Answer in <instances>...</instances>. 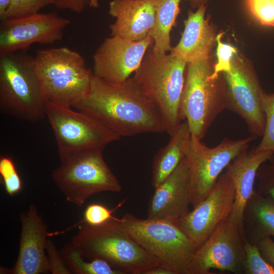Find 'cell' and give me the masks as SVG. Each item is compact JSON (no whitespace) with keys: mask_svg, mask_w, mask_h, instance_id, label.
<instances>
[{"mask_svg":"<svg viewBox=\"0 0 274 274\" xmlns=\"http://www.w3.org/2000/svg\"><path fill=\"white\" fill-rule=\"evenodd\" d=\"M73 108L96 119L120 137L166 132L160 111L133 77L114 83L93 75L87 93Z\"/></svg>","mask_w":274,"mask_h":274,"instance_id":"cell-1","label":"cell"},{"mask_svg":"<svg viewBox=\"0 0 274 274\" xmlns=\"http://www.w3.org/2000/svg\"><path fill=\"white\" fill-rule=\"evenodd\" d=\"M68 244L90 260L108 262L121 274H143L161 265L158 260L140 246L115 218L98 225L82 223Z\"/></svg>","mask_w":274,"mask_h":274,"instance_id":"cell-2","label":"cell"},{"mask_svg":"<svg viewBox=\"0 0 274 274\" xmlns=\"http://www.w3.org/2000/svg\"><path fill=\"white\" fill-rule=\"evenodd\" d=\"M32 63L46 104L74 107L87 93L93 73L78 52L65 47L38 49Z\"/></svg>","mask_w":274,"mask_h":274,"instance_id":"cell-3","label":"cell"},{"mask_svg":"<svg viewBox=\"0 0 274 274\" xmlns=\"http://www.w3.org/2000/svg\"><path fill=\"white\" fill-rule=\"evenodd\" d=\"M187 64L170 53L157 57L149 48L132 77L160 111L169 135L182 123L180 105Z\"/></svg>","mask_w":274,"mask_h":274,"instance_id":"cell-4","label":"cell"},{"mask_svg":"<svg viewBox=\"0 0 274 274\" xmlns=\"http://www.w3.org/2000/svg\"><path fill=\"white\" fill-rule=\"evenodd\" d=\"M126 232L175 274H188L197 246L181 227L179 220L140 219L127 213L120 219Z\"/></svg>","mask_w":274,"mask_h":274,"instance_id":"cell-5","label":"cell"},{"mask_svg":"<svg viewBox=\"0 0 274 274\" xmlns=\"http://www.w3.org/2000/svg\"><path fill=\"white\" fill-rule=\"evenodd\" d=\"M0 111L35 122L46 117V103L35 72L32 56L20 51L0 57Z\"/></svg>","mask_w":274,"mask_h":274,"instance_id":"cell-6","label":"cell"},{"mask_svg":"<svg viewBox=\"0 0 274 274\" xmlns=\"http://www.w3.org/2000/svg\"><path fill=\"white\" fill-rule=\"evenodd\" d=\"M180 117L187 121L191 134L201 140L218 116L227 108L225 83L213 78L209 59L187 63Z\"/></svg>","mask_w":274,"mask_h":274,"instance_id":"cell-7","label":"cell"},{"mask_svg":"<svg viewBox=\"0 0 274 274\" xmlns=\"http://www.w3.org/2000/svg\"><path fill=\"white\" fill-rule=\"evenodd\" d=\"M102 150L75 153L53 171L52 180L68 202L81 207L94 194L121 192V184L104 160Z\"/></svg>","mask_w":274,"mask_h":274,"instance_id":"cell-8","label":"cell"},{"mask_svg":"<svg viewBox=\"0 0 274 274\" xmlns=\"http://www.w3.org/2000/svg\"><path fill=\"white\" fill-rule=\"evenodd\" d=\"M46 117L55 138L60 161L81 151L103 150L121 138L96 119L70 107L46 104Z\"/></svg>","mask_w":274,"mask_h":274,"instance_id":"cell-9","label":"cell"},{"mask_svg":"<svg viewBox=\"0 0 274 274\" xmlns=\"http://www.w3.org/2000/svg\"><path fill=\"white\" fill-rule=\"evenodd\" d=\"M256 138L252 135L238 140L225 138L217 146L209 148L192 134L186 158L193 208L207 196L222 171L235 158L248 150L250 143Z\"/></svg>","mask_w":274,"mask_h":274,"instance_id":"cell-10","label":"cell"},{"mask_svg":"<svg viewBox=\"0 0 274 274\" xmlns=\"http://www.w3.org/2000/svg\"><path fill=\"white\" fill-rule=\"evenodd\" d=\"M71 21L55 12L11 17L0 23V57L27 51L35 43L50 45L61 40Z\"/></svg>","mask_w":274,"mask_h":274,"instance_id":"cell-11","label":"cell"},{"mask_svg":"<svg viewBox=\"0 0 274 274\" xmlns=\"http://www.w3.org/2000/svg\"><path fill=\"white\" fill-rule=\"evenodd\" d=\"M244 239L236 224L223 220L195 251L188 274H210L212 269L244 273Z\"/></svg>","mask_w":274,"mask_h":274,"instance_id":"cell-12","label":"cell"},{"mask_svg":"<svg viewBox=\"0 0 274 274\" xmlns=\"http://www.w3.org/2000/svg\"><path fill=\"white\" fill-rule=\"evenodd\" d=\"M235 200L232 180L225 172L207 196L179 219V224L197 248L223 220L229 218Z\"/></svg>","mask_w":274,"mask_h":274,"instance_id":"cell-13","label":"cell"},{"mask_svg":"<svg viewBox=\"0 0 274 274\" xmlns=\"http://www.w3.org/2000/svg\"><path fill=\"white\" fill-rule=\"evenodd\" d=\"M226 85L227 108L245 122L252 135L263 136L265 117L262 106L263 91L253 73L232 58L230 70L223 73Z\"/></svg>","mask_w":274,"mask_h":274,"instance_id":"cell-14","label":"cell"},{"mask_svg":"<svg viewBox=\"0 0 274 274\" xmlns=\"http://www.w3.org/2000/svg\"><path fill=\"white\" fill-rule=\"evenodd\" d=\"M153 45L150 36L138 41L111 36L93 54V75L109 82H122L137 70Z\"/></svg>","mask_w":274,"mask_h":274,"instance_id":"cell-15","label":"cell"},{"mask_svg":"<svg viewBox=\"0 0 274 274\" xmlns=\"http://www.w3.org/2000/svg\"><path fill=\"white\" fill-rule=\"evenodd\" d=\"M21 224L18 258L11 270L13 274H40L50 271L45 254L47 225L31 204L20 216Z\"/></svg>","mask_w":274,"mask_h":274,"instance_id":"cell-16","label":"cell"},{"mask_svg":"<svg viewBox=\"0 0 274 274\" xmlns=\"http://www.w3.org/2000/svg\"><path fill=\"white\" fill-rule=\"evenodd\" d=\"M190 204V173L186 157L159 185L149 201L147 218L179 220Z\"/></svg>","mask_w":274,"mask_h":274,"instance_id":"cell-17","label":"cell"},{"mask_svg":"<svg viewBox=\"0 0 274 274\" xmlns=\"http://www.w3.org/2000/svg\"><path fill=\"white\" fill-rule=\"evenodd\" d=\"M273 159V152L258 151L254 146L235 158L226 168L225 172L232 180L235 189L233 207L228 219L238 226L244 238L246 237L245 209L255 191L254 187L257 171L263 163Z\"/></svg>","mask_w":274,"mask_h":274,"instance_id":"cell-18","label":"cell"},{"mask_svg":"<svg viewBox=\"0 0 274 274\" xmlns=\"http://www.w3.org/2000/svg\"><path fill=\"white\" fill-rule=\"evenodd\" d=\"M108 14L115 19L109 26L111 36L140 41L150 36L154 25L152 0H112Z\"/></svg>","mask_w":274,"mask_h":274,"instance_id":"cell-19","label":"cell"},{"mask_svg":"<svg viewBox=\"0 0 274 274\" xmlns=\"http://www.w3.org/2000/svg\"><path fill=\"white\" fill-rule=\"evenodd\" d=\"M206 10V6L202 5L195 12L189 11L180 40L170 51L187 63L209 58L215 38L204 19Z\"/></svg>","mask_w":274,"mask_h":274,"instance_id":"cell-20","label":"cell"},{"mask_svg":"<svg viewBox=\"0 0 274 274\" xmlns=\"http://www.w3.org/2000/svg\"><path fill=\"white\" fill-rule=\"evenodd\" d=\"M192 134L187 121L182 122L171 135L165 146L154 157L152 168V185H159L177 167L186 157Z\"/></svg>","mask_w":274,"mask_h":274,"instance_id":"cell-21","label":"cell"},{"mask_svg":"<svg viewBox=\"0 0 274 274\" xmlns=\"http://www.w3.org/2000/svg\"><path fill=\"white\" fill-rule=\"evenodd\" d=\"M246 236L255 243L260 238L274 237V201L255 191L245 209Z\"/></svg>","mask_w":274,"mask_h":274,"instance_id":"cell-22","label":"cell"},{"mask_svg":"<svg viewBox=\"0 0 274 274\" xmlns=\"http://www.w3.org/2000/svg\"><path fill=\"white\" fill-rule=\"evenodd\" d=\"M154 25L150 36L153 40L152 51L157 57L167 54L172 49L170 31L180 13L181 0H152Z\"/></svg>","mask_w":274,"mask_h":274,"instance_id":"cell-23","label":"cell"},{"mask_svg":"<svg viewBox=\"0 0 274 274\" xmlns=\"http://www.w3.org/2000/svg\"><path fill=\"white\" fill-rule=\"evenodd\" d=\"M60 253L71 273L121 274L103 259L85 261L80 253L68 244L63 248Z\"/></svg>","mask_w":274,"mask_h":274,"instance_id":"cell-24","label":"cell"},{"mask_svg":"<svg viewBox=\"0 0 274 274\" xmlns=\"http://www.w3.org/2000/svg\"><path fill=\"white\" fill-rule=\"evenodd\" d=\"M244 248L245 254L244 273L274 274V266L264 259L256 244L246 237L244 239Z\"/></svg>","mask_w":274,"mask_h":274,"instance_id":"cell-25","label":"cell"},{"mask_svg":"<svg viewBox=\"0 0 274 274\" xmlns=\"http://www.w3.org/2000/svg\"><path fill=\"white\" fill-rule=\"evenodd\" d=\"M262 106L265 114V125L262 139L256 149L274 153V93L267 94L263 92Z\"/></svg>","mask_w":274,"mask_h":274,"instance_id":"cell-26","label":"cell"},{"mask_svg":"<svg viewBox=\"0 0 274 274\" xmlns=\"http://www.w3.org/2000/svg\"><path fill=\"white\" fill-rule=\"evenodd\" d=\"M125 201V200H123L115 208L112 210L109 209L101 204H90L86 208L82 220L63 231L52 232V234L55 235L60 233H63V232L70 230L82 223L95 226L100 225L112 219H114L115 217L112 216L113 213L118 208H120L124 203Z\"/></svg>","mask_w":274,"mask_h":274,"instance_id":"cell-27","label":"cell"},{"mask_svg":"<svg viewBox=\"0 0 274 274\" xmlns=\"http://www.w3.org/2000/svg\"><path fill=\"white\" fill-rule=\"evenodd\" d=\"M0 175L8 194L13 196L22 189V181L11 158L1 157Z\"/></svg>","mask_w":274,"mask_h":274,"instance_id":"cell-28","label":"cell"},{"mask_svg":"<svg viewBox=\"0 0 274 274\" xmlns=\"http://www.w3.org/2000/svg\"><path fill=\"white\" fill-rule=\"evenodd\" d=\"M256 179V191L274 201V159L260 166Z\"/></svg>","mask_w":274,"mask_h":274,"instance_id":"cell-29","label":"cell"},{"mask_svg":"<svg viewBox=\"0 0 274 274\" xmlns=\"http://www.w3.org/2000/svg\"><path fill=\"white\" fill-rule=\"evenodd\" d=\"M56 0H12L4 19L39 12L43 8L55 4Z\"/></svg>","mask_w":274,"mask_h":274,"instance_id":"cell-30","label":"cell"},{"mask_svg":"<svg viewBox=\"0 0 274 274\" xmlns=\"http://www.w3.org/2000/svg\"><path fill=\"white\" fill-rule=\"evenodd\" d=\"M221 37L222 34L220 33L216 38L217 43L218 61L215 65L212 74V77L213 78H218L220 74L227 72L230 70L233 55L236 53L235 48L222 42Z\"/></svg>","mask_w":274,"mask_h":274,"instance_id":"cell-31","label":"cell"},{"mask_svg":"<svg viewBox=\"0 0 274 274\" xmlns=\"http://www.w3.org/2000/svg\"><path fill=\"white\" fill-rule=\"evenodd\" d=\"M251 11L262 25L274 26V0H248Z\"/></svg>","mask_w":274,"mask_h":274,"instance_id":"cell-32","label":"cell"},{"mask_svg":"<svg viewBox=\"0 0 274 274\" xmlns=\"http://www.w3.org/2000/svg\"><path fill=\"white\" fill-rule=\"evenodd\" d=\"M46 250L48 253V260L50 271L53 274L71 273L60 253L56 249L54 243L48 239Z\"/></svg>","mask_w":274,"mask_h":274,"instance_id":"cell-33","label":"cell"},{"mask_svg":"<svg viewBox=\"0 0 274 274\" xmlns=\"http://www.w3.org/2000/svg\"><path fill=\"white\" fill-rule=\"evenodd\" d=\"M255 244L258 246L264 259L274 266V241L271 237H262L258 239Z\"/></svg>","mask_w":274,"mask_h":274,"instance_id":"cell-34","label":"cell"},{"mask_svg":"<svg viewBox=\"0 0 274 274\" xmlns=\"http://www.w3.org/2000/svg\"><path fill=\"white\" fill-rule=\"evenodd\" d=\"M90 0H56L54 6L58 9L69 10L77 13H81L89 5Z\"/></svg>","mask_w":274,"mask_h":274,"instance_id":"cell-35","label":"cell"},{"mask_svg":"<svg viewBox=\"0 0 274 274\" xmlns=\"http://www.w3.org/2000/svg\"><path fill=\"white\" fill-rule=\"evenodd\" d=\"M143 274H175V273L166 267L159 265L147 269Z\"/></svg>","mask_w":274,"mask_h":274,"instance_id":"cell-36","label":"cell"},{"mask_svg":"<svg viewBox=\"0 0 274 274\" xmlns=\"http://www.w3.org/2000/svg\"><path fill=\"white\" fill-rule=\"evenodd\" d=\"M12 0H0V19H4Z\"/></svg>","mask_w":274,"mask_h":274,"instance_id":"cell-37","label":"cell"},{"mask_svg":"<svg viewBox=\"0 0 274 274\" xmlns=\"http://www.w3.org/2000/svg\"><path fill=\"white\" fill-rule=\"evenodd\" d=\"M186 1L189 2L193 7L198 8L200 6L202 5H204V4L208 0H186Z\"/></svg>","mask_w":274,"mask_h":274,"instance_id":"cell-38","label":"cell"},{"mask_svg":"<svg viewBox=\"0 0 274 274\" xmlns=\"http://www.w3.org/2000/svg\"><path fill=\"white\" fill-rule=\"evenodd\" d=\"M88 6L91 8H97L99 7L98 0H90Z\"/></svg>","mask_w":274,"mask_h":274,"instance_id":"cell-39","label":"cell"}]
</instances>
